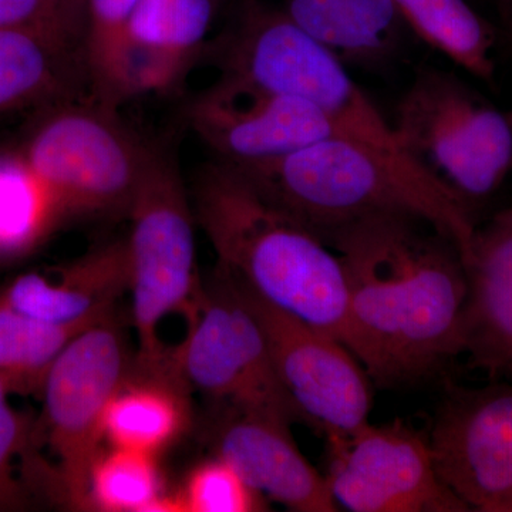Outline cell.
<instances>
[{"instance_id":"5bb4252c","label":"cell","mask_w":512,"mask_h":512,"mask_svg":"<svg viewBox=\"0 0 512 512\" xmlns=\"http://www.w3.org/2000/svg\"><path fill=\"white\" fill-rule=\"evenodd\" d=\"M215 416L208 431L212 454L266 500L295 512L338 511L326 477L303 457L289 424L229 410Z\"/></svg>"},{"instance_id":"7402d4cb","label":"cell","mask_w":512,"mask_h":512,"mask_svg":"<svg viewBox=\"0 0 512 512\" xmlns=\"http://www.w3.org/2000/svg\"><path fill=\"white\" fill-rule=\"evenodd\" d=\"M423 42L477 79L494 80L497 32L467 0H393Z\"/></svg>"},{"instance_id":"d4e9b609","label":"cell","mask_w":512,"mask_h":512,"mask_svg":"<svg viewBox=\"0 0 512 512\" xmlns=\"http://www.w3.org/2000/svg\"><path fill=\"white\" fill-rule=\"evenodd\" d=\"M89 511L180 512L167 495L157 456L109 447L90 473Z\"/></svg>"},{"instance_id":"2e32d148","label":"cell","mask_w":512,"mask_h":512,"mask_svg":"<svg viewBox=\"0 0 512 512\" xmlns=\"http://www.w3.org/2000/svg\"><path fill=\"white\" fill-rule=\"evenodd\" d=\"M124 292V241L94 248L66 265L23 272L0 289L2 298L19 312L64 326H93L109 318Z\"/></svg>"},{"instance_id":"8992f818","label":"cell","mask_w":512,"mask_h":512,"mask_svg":"<svg viewBox=\"0 0 512 512\" xmlns=\"http://www.w3.org/2000/svg\"><path fill=\"white\" fill-rule=\"evenodd\" d=\"M211 50L221 73L306 101L343 133L402 153L392 124L350 77L346 64L282 8L242 0Z\"/></svg>"},{"instance_id":"ac0fdd59","label":"cell","mask_w":512,"mask_h":512,"mask_svg":"<svg viewBox=\"0 0 512 512\" xmlns=\"http://www.w3.org/2000/svg\"><path fill=\"white\" fill-rule=\"evenodd\" d=\"M281 8L346 66L380 69L403 46L407 26L393 0H284Z\"/></svg>"},{"instance_id":"30bf717a","label":"cell","mask_w":512,"mask_h":512,"mask_svg":"<svg viewBox=\"0 0 512 512\" xmlns=\"http://www.w3.org/2000/svg\"><path fill=\"white\" fill-rule=\"evenodd\" d=\"M231 279L264 330L276 377L299 423L325 439L345 436L369 423L372 379L352 350Z\"/></svg>"},{"instance_id":"f1b7e54d","label":"cell","mask_w":512,"mask_h":512,"mask_svg":"<svg viewBox=\"0 0 512 512\" xmlns=\"http://www.w3.org/2000/svg\"><path fill=\"white\" fill-rule=\"evenodd\" d=\"M498 9L505 28L512 32V0H498Z\"/></svg>"},{"instance_id":"52a82bcc","label":"cell","mask_w":512,"mask_h":512,"mask_svg":"<svg viewBox=\"0 0 512 512\" xmlns=\"http://www.w3.org/2000/svg\"><path fill=\"white\" fill-rule=\"evenodd\" d=\"M133 362L114 315L76 336L57 357L35 420L37 453L47 451L40 497L73 511H89L90 473L103 451V424L114 393Z\"/></svg>"},{"instance_id":"9a60e30c","label":"cell","mask_w":512,"mask_h":512,"mask_svg":"<svg viewBox=\"0 0 512 512\" xmlns=\"http://www.w3.org/2000/svg\"><path fill=\"white\" fill-rule=\"evenodd\" d=\"M460 353L493 382L512 377V207L474 229L463 259Z\"/></svg>"},{"instance_id":"cb8c5ba5","label":"cell","mask_w":512,"mask_h":512,"mask_svg":"<svg viewBox=\"0 0 512 512\" xmlns=\"http://www.w3.org/2000/svg\"><path fill=\"white\" fill-rule=\"evenodd\" d=\"M140 0H86L82 63L97 101L117 109L131 99V20Z\"/></svg>"},{"instance_id":"6da1fadb","label":"cell","mask_w":512,"mask_h":512,"mask_svg":"<svg viewBox=\"0 0 512 512\" xmlns=\"http://www.w3.org/2000/svg\"><path fill=\"white\" fill-rule=\"evenodd\" d=\"M320 238L348 284L343 343L372 382H414L460 355L466 274L450 238L407 212L370 215Z\"/></svg>"},{"instance_id":"3957f363","label":"cell","mask_w":512,"mask_h":512,"mask_svg":"<svg viewBox=\"0 0 512 512\" xmlns=\"http://www.w3.org/2000/svg\"><path fill=\"white\" fill-rule=\"evenodd\" d=\"M231 167L319 237L370 215L407 212L450 238L463 259L477 227L460 198L406 154L349 134L264 163Z\"/></svg>"},{"instance_id":"4316f807","label":"cell","mask_w":512,"mask_h":512,"mask_svg":"<svg viewBox=\"0 0 512 512\" xmlns=\"http://www.w3.org/2000/svg\"><path fill=\"white\" fill-rule=\"evenodd\" d=\"M180 512L268 511V500L242 478L231 464L214 456L194 467L180 493Z\"/></svg>"},{"instance_id":"5b68a950","label":"cell","mask_w":512,"mask_h":512,"mask_svg":"<svg viewBox=\"0 0 512 512\" xmlns=\"http://www.w3.org/2000/svg\"><path fill=\"white\" fill-rule=\"evenodd\" d=\"M392 128L402 153L471 212L512 173V113L498 110L457 74L419 67Z\"/></svg>"},{"instance_id":"ba28073f","label":"cell","mask_w":512,"mask_h":512,"mask_svg":"<svg viewBox=\"0 0 512 512\" xmlns=\"http://www.w3.org/2000/svg\"><path fill=\"white\" fill-rule=\"evenodd\" d=\"M187 325L183 342L168 352V370L190 393L202 394L215 410L299 423L276 377L264 330L220 266L204 282Z\"/></svg>"},{"instance_id":"7c38bea8","label":"cell","mask_w":512,"mask_h":512,"mask_svg":"<svg viewBox=\"0 0 512 512\" xmlns=\"http://www.w3.org/2000/svg\"><path fill=\"white\" fill-rule=\"evenodd\" d=\"M443 483L471 511L512 512V386L451 387L429 437Z\"/></svg>"},{"instance_id":"4fadbf2b","label":"cell","mask_w":512,"mask_h":512,"mask_svg":"<svg viewBox=\"0 0 512 512\" xmlns=\"http://www.w3.org/2000/svg\"><path fill=\"white\" fill-rule=\"evenodd\" d=\"M187 117L218 161L229 165L264 163L346 134L312 104L227 73L191 101Z\"/></svg>"},{"instance_id":"277c9868","label":"cell","mask_w":512,"mask_h":512,"mask_svg":"<svg viewBox=\"0 0 512 512\" xmlns=\"http://www.w3.org/2000/svg\"><path fill=\"white\" fill-rule=\"evenodd\" d=\"M126 217L128 292L138 342L133 365L167 373L170 348L161 339V326L173 315L192 318L204 292L191 195L170 151L151 146Z\"/></svg>"},{"instance_id":"f546056e","label":"cell","mask_w":512,"mask_h":512,"mask_svg":"<svg viewBox=\"0 0 512 512\" xmlns=\"http://www.w3.org/2000/svg\"><path fill=\"white\" fill-rule=\"evenodd\" d=\"M69 8L76 10L77 13L84 16L86 20V0H63Z\"/></svg>"},{"instance_id":"44dd1931","label":"cell","mask_w":512,"mask_h":512,"mask_svg":"<svg viewBox=\"0 0 512 512\" xmlns=\"http://www.w3.org/2000/svg\"><path fill=\"white\" fill-rule=\"evenodd\" d=\"M67 214L18 151L0 153V264L45 244Z\"/></svg>"},{"instance_id":"ffe728a7","label":"cell","mask_w":512,"mask_h":512,"mask_svg":"<svg viewBox=\"0 0 512 512\" xmlns=\"http://www.w3.org/2000/svg\"><path fill=\"white\" fill-rule=\"evenodd\" d=\"M76 43L35 29H0V114L55 99L72 80Z\"/></svg>"},{"instance_id":"83f0119b","label":"cell","mask_w":512,"mask_h":512,"mask_svg":"<svg viewBox=\"0 0 512 512\" xmlns=\"http://www.w3.org/2000/svg\"><path fill=\"white\" fill-rule=\"evenodd\" d=\"M0 29H35L82 43L84 16L63 0H0Z\"/></svg>"},{"instance_id":"603a6c76","label":"cell","mask_w":512,"mask_h":512,"mask_svg":"<svg viewBox=\"0 0 512 512\" xmlns=\"http://www.w3.org/2000/svg\"><path fill=\"white\" fill-rule=\"evenodd\" d=\"M87 328L32 318L0 295V382L10 394H40L57 357Z\"/></svg>"},{"instance_id":"9c48e42d","label":"cell","mask_w":512,"mask_h":512,"mask_svg":"<svg viewBox=\"0 0 512 512\" xmlns=\"http://www.w3.org/2000/svg\"><path fill=\"white\" fill-rule=\"evenodd\" d=\"M151 146L116 109L67 106L47 114L20 147L37 177L70 217L127 215Z\"/></svg>"},{"instance_id":"d6986e66","label":"cell","mask_w":512,"mask_h":512,"mask_svg":"<svg viewBox=\"0 0 512 512\" xmlns=\"http://www.w3.org/2000/svg\"><path fill=\"white\" fill-rule=\"evenodd\" d=\"M190 390L168 373L131 366L106 410L104 443L158 456L190 424Z\"/></svg>"},{"instance_id":"8fae6325","label":"cell","mask_w":512,"mask_h":512,"mask_svg":"<svg viewBox=\"0 0 512 512\" xmlns=\"http://www.w3.org/2000/svg\"><path fill=\"white\" fill-rule=\"evenodd\" d=\"M326 481L338 507L353 512H466L443 483L429 439L402 420L363 424L330 437Z\"/></svg>"},{"instance_id":"e0dca14e","label":"cell","mask_w":512,"mask_h":512,"mask_svg":"<svg viewBox=\"0 0 512 512\" xmlns=\"http://www.w3.org/2000/svg\"><path fill=\"white\" fill-rule=\"evenodd\" d=\"M225 0H140L131 20L130 76L133 97L164 92L181 80L204 49Z\"/></svg>"},{"instance_id":"484cf974","label":"cell","mask_w":512,"mask_h":512,"mask_svg":"<svg viewBox=\"0 0 512 512\" xmlns=\"http://www.w3.org/2000/svg\"><path fill=\"white\" fill-rule=\"evenodd\" d=\"M10 396L0 382V512L28 510L36 498L30 478L35 420L16 410Z\"/></svg>"},{"instance_id":"7a4b0ae2","label":"cell","mask_w":512,"mask_h":512,"mask_svg":"<svg viewBox=\"0 0 512 512\" xmlns=\"http://www.w3.org/2000/svg\"><path fill=\"white\" fill-rule=\"evenodd\" d=\"M190 195L220 268L275 308L343 342L345 271L315 229L222 161L198 171Z\"/></svg>"}]
</instances>
